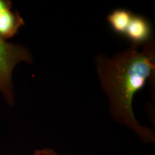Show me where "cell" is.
I'll return each mask as SVG.
<instances>
[{
	"mask_svg": "<svg viewBox=\"0 0 155 155\" xmlns=\"http://www.w3.org/2000/svg\"><path fill=\"white\" fill-rule=\"evenodd\" d=\"M139 46L132 45L111 58L98 55L96 69L101 86L109 100L114 119L132 130L141 141L154 143V131L137 121L132 102L135 94L147 81L154 80V42L152 40L147 42L141 51L139 50Z\"/></svg>",
	"mask_w": 155,
	"mask_h": 155,
	"instance_id": "6da1fadb",
	"label": "cell"
},
{
	"mask_svg": "<svg viewBox=\"0 0 155 155\" xmlns=\"http://www.w3.org/2000/svg\"><path fill=\"white\" fill-rule=\"evenodd\" d=\"M32 56L23 45L7 42L0 37V91L9 104L14 103L12 72L17 64L31 63Z\"/></svg>",
	"mask_w": 155,
	"mask_h": 155,
	"instance_id": "7a4b0ae2",
	"label": "cell"
},
{
	"mask_svg": "<svg viewBox=\"0 0 155 155\" xmlns=\"http://www.w3.org/2000/svg\"><path fill=\"white\" fill-rule=\"evenodd\" d=\"M24 24L19 13L12 10L10 2L0 0V37L5 40L11 38Z\"/></svg>",
	"mask_w": 155,
	"mask_h": 155,
	"instance_id": "3957f363",
	"label": "cell"
},
{
	"mask_svg": "<svg viewBox=\"0 0 155 155\" xmlns=\"http://www.w3.org/2000/svg\"><path fill=\"white\" fill-rule=\"evenodd\" d=\"M152 32V26L147 19L139 15H133L124 35L133 42V45H139L150 41Z\"/></svg>",
	"mask_w": 155,
	"mask_h": 155,
	"instance_id": "277c9868",
	"label": "cell"
},
{
	"mask_svg": "<svg viewBox=\"0 0 155 155\" xmlns=\"http://www.w3.org/2000/svg\"><path fill=\"white\" fill-rule=\"evenodd\" d=\"M133 15L124 9L114 10L107 17V21L114 32L119 35H124Z\"/></svg>",
	"mask_w": 155,
	"mask_h": 155,
	"instance_id": "5b68a950",
	"label": "cell"
},
{
	"mask_svg": "<svg viewBox=\"0 0 155 155\" xmlns=\"http://www.w3.org/2000/svg\"><path fill=\"white\" fill-rule=\"evenodd\" d=\"M34 155H61L58 154L55 151L51 149L44 148L41 150H37L35 151Z\"/></svg>",
	"mask_w": 155,
	"mask_h": 155,
	"instance_id": "8992f818",
	"label": "cell"
}]
</instances>
